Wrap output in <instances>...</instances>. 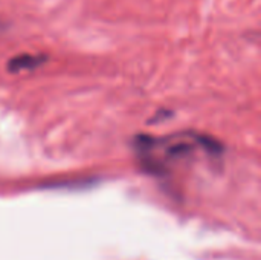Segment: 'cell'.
<instances>
[{"label": "cell", "instance_id": "7a4b0ae2", "mask_svg": "<svg viewBox=\"0 0 261 260\" xmlns=\"http://www.w3.org/2000/svg\"><path fill=\"white\" fill-rule=\"evenodd\" d=\"M46 60L44 55H32V54H21L9 60L8 63V70L11 72H21V70H32L38 66L43 64Z\"/></svg>", "mask_w": 261, "mask_h": 260}, {"label": "cell", "instance_id": "6da1fadb", "mask_svg": "<svg viewBox=\"0 0 261 260\" xmlns=\"http://www.w3.org/2000/svg\"><path fill=\"white\" fill-rule=\"evenodd\" d=\"M133 150L142 170L154 176H167L174 164L188 161L196 153L203 152L211 158L222 156L223 146L210 135L179 132L165 136L138 135L133 141Z\"/></svg>", "mask_w": 261, "mask_h": 260}]
</instances>
